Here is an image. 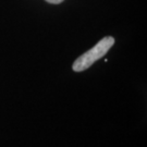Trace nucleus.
Wrapping results in <instances>:
<instances>
[{
	"instance_id": "f03ea898",
	"label": "nucleus",
	"mask_w": 147,
	"mask_h": 147,
	"mask_svg": "<svg viewBox=\"0 0 147 147\" xmlns=\"http://www.w3.org/2000/svg\"><path fill=\"white\" fill-rule=\"evenodd\" d=\"M46 1L49 2V3H53V5H59V3H61L64 0H46Z\"/></svg>"
},
{
	"instance_id": "f257e3e1",
	"label": "nucleus",
	"mask_w": 147,
	"mask_h": 147,
	"mask_svg": "<svg viewBox=\"0 0 147 147\" xmlns=\"http://www.w3.org/2000/svg\"><path fill=\"white\" fill-rule=\"evenodd\" d=\"M115 44V38L112 36H106L102 39H100L93 48H90L82 56H80L79 58L74 61L72 69L75 72H82L85 71L93 65L97 60L102 58L106 53L110 50V48Z\"/></svg>"
}]
</instances>
